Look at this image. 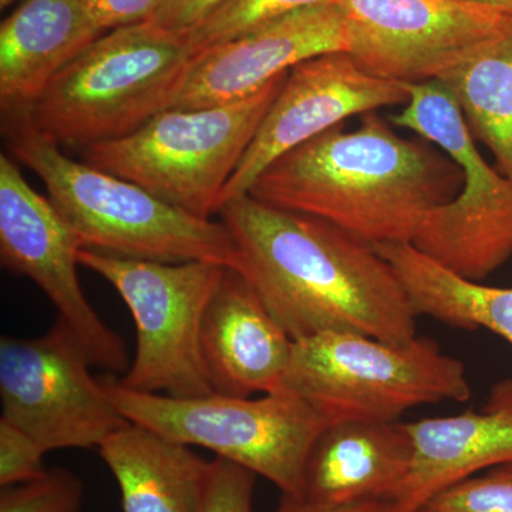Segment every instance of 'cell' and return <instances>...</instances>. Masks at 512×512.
Instances as JSON below:
<instances>
[{
    "label": "cell",
    "mask_w": 512,
    "mask_h": 512,
    "mask_svg": "<svg viewBox=\"0 0 512 512\" xmlns=\"http://www.w3.org/2000/svg\"><path fill=\"white\" fill-rule=\"evenodd\" d=\"M218 214L237 244V271L292 340L328 332L393 343L416 338L409 295L375 245L249 194Z\"/></svg>",
    "instance_id": "1"
},
{
    "label": "cell",
    "mask_w": 512,
    "mask_h": 512,
    "mask_svg": "<svg viewBox=\"0 0 512 512\" xmlns=\"http://www.w3.org/2000/svg\"><path fill=\"white\" fill-rule=\"evenodd\" d=\"M461 185L463 171L446 153L424 138L400 137L373 111L356 130L339 124L279 157L248 194L379 245L412 242Z\"/></svg>",
    "instance_id": "2"
},
{
    "label": "cell",
    "mask_w": 512,
    "mask_h": 512,
    "mask_svg": "<svg viewBox=\"0 0 512 512\" xmlns=\"http://www.w3.org/2000/svg\"><path fill=\"white\" fill-rule=\"evenodd\" d=\"M16 160L45 184L50 201L83 249L141 261L212 262L238 269L237 244L224 222L171 207L137 184L64 156L30 126L28 116L3 117Z\"/></svg>",
    "instance_id": "3"
},
{
    "label": "cell",
    "mask_w": 512,
    "mask_h": 512,
    "mask_svg": "<svg viewBox=\"0 0 512 512\" xmlns=\"http://www.w3.org/2000/svg\"><path fill=\"white\" fill-rule=\"evenodd\" d=\"M197 53L188 33L151 20L110 30L49 83L29 124L57 146L127 136L170 109Z\"/></svg>",
    "instance_id": "4"
},
{
    "label": "cell",
    "mask_w": 512,
    "mask_h": 512,
    "mask_svg": "<svg viewBox=\"0 0 512 512\" xmlns=\"http://www.w3.org/2000/svg\"><path fill=\"white\" fill-rule=\"evenodd\" d=\"M279 392L295 394L330 423L399 421L423 404L464 403L466 366L426 336L393 343L350 332L293 340Z\"/></svg>",
    "instance_id": "5"
},
{
    "label": "cell",
    "mask_w": 512,
    "mask_h": 512,
    "mask_svg": "<svg viewBox=\"0 0 512 512\" xmlns=\"http://www.w3.org/2000/svg\"><path fill=\"white\" fill-rule=\"evenodd\" d=\"M288 73L247 99L161 111L127 136L83 148L82 161L211 220Z\"/></svg>",
    "instance_id": "6"
},
{
    "label": "cell",
    "mask_w": 512,
    "mask_h": 512,
    "mask_svg": "<svg viewBox=\"0 0 512 512\" xmlns=\"http://www.w3.org/2000/svg\"><path fill=\"white\" fill-rule=\"evenodd\" d=\"M101 383L128 421L185 446L207 448L295 497L302 495L303 470L313 441L328 426L318 410L292 393L258 399L211 393L178 399L128 390L116 377Z\"/></svg>",
    "instance_id": "7"
},
{
    "label": "cell",
    "mask_w": 512,
    "mask_h": 512,
    "mask_svg": "<svg viewBox=\"0 0 512 512\" xmlns=\"http://www.w3.org/2000/svg\"><path fill=\"white\" fill-rule=\"evenodd\" d=\"M390 123L441 148L463 171L456 197L429 214L410 244L461 278L484 281L512 256V181L481 156L440 80L410 84L406 107Z\"/></svg>",
    "instance_id": "8"
},
{
    "label": "cell",
    "mask_w": 512,
    "mask_h": 512,
    "mask_svg": "<svg viewBox=\"0 0 512 512\" xmlns=\"http://www.w3.org/2000/svg\"><path fill=\"white\" fill-rule=\"evenodd\" d=\"M79 264L116 289L136 323V356L117 379L120 386L178 399L214 393L201 355V322L228 266L141 261L93 249H80Z\"/></svg>",
    "instance_id": "9"
},
{
    "label": "cell",
    "mask_w": 512,
    "mask_h": 512,
    "mask_svg": "<svg viewBox=\"0 0 512 512\" xmlns=\"http://www.w3.org/2000/svg\"><path fill=\"white\" fill-rule=\"evenodd\" d=\"M90 367L60 320L39 338L2 336L0 419L26 431L46 451L99 448L130 421Z\"/></svg>",
    "instance_id": "10"
},
{
    "label": "cell",
    "mask_w": 512,
    "mask_h": 512,
    "mask_svg": "<svg viewBox=\"0 0 512 512\" xmlns=\"http://www.w3.org/2000/svg\"><path fill=\"white\" fill-rule=\"evenodd\" d=\"M79 238L49 197L23 177L18 164L0 156V259L26 276L57 309V320L77 340L90 365L111 373L130 367L126 343L94 311L80 285Z\"/></svg>",
    "instance_id": "11"
},
{
    "label": "cell",
    "mask_w": 512,
    "mask_h": 512,
    "mask_svg": "<svg viewBox=\"0 0 512 512\" xmlns=\"http://www.w3.org/2000/svg\"><path fill=\"white\" fill-rule=\"evenodd\" d=\"M360 69L406 84L439 80L507 26L512 13L474 0H338Z\"/></svg>",
    "instance_id": "12"
},
{
    "label": "cell",
    "mask_w": 512,
    "mask_h": 512,
    "mask_svg": "<svg viewBox=\"0 0 512 512\" xmlns=\"http://www.w3.org/2000/svg\"><path fill=\"white\" fill-rule=\"evenodd\" d=\"M409 97L410 84L365 72L348 52L326 53L298 64L289 70L281 92L229 180L221 208L247 195L256 178L293 148L349 117L400 106Z\"/></svg>",
    "instance_id": "13"
},
{
    "label": "cell",
    "mask_w": 512,
    "mask_h": 512,
    "mask_svg": "<svg viewBox=\"0 0 512 512\" xmlns=\"http://www.w3.org/2000/svg\"><path fill=\"white\" fill-rule=\"evenodd\" d=\"M348 43V23L338 3L296 10L198 52L170 109L247 99L306 60L348 52Z\"/></svg>",
    "instance_id": "14"
},
{
    "label": "cell",
    "mask_w": 512,
    "mask_h": 512,
    "mask_svg": "<svg viewBox=\"0 0 512 512\" xmlns=\"http://www.w3.org/2000/svg\"><path fill=\"white\" fill-rule=\"evenodd\" d=\"M200 345L212 392L254 397L279 392L293 340L248 279L225 268L202 316Z\"/></svg>",
    "instance_id": "15"
},
{
    "label": "cell",
    "mask_w": 512,
    "mask_h": 512,
    "mask_svg": "<svg viewBox=\"0 0 512 512\" xmlns=\"http://www.w3.org/2000/svg\"><path fill=\"white\" fill-rule=\"evenodd\" d=\"M412 463L390 501L397 512H416L448 485L512 463V377L491 387L480 410L406 423Z\"/></svg>",
    "instance_id": "16"
},
{
    "label": "cell",
    "mask_w": 512,
    "mask_h": 512,
    "mask_svg": "<svg viewBox=\"0 0 512 512\" xmlns=\"http://www.w3.org/2000/svg\"><path fill=\"white\" fill-rule=\"evenodd\" d=\"M104 33L83 0H22L0 25L3 117L29 113L57 74Z\"/></svg>",
    "instance_id": "17"
},
{
    "label": "cell",
    "mask_w": 512,
    "mask_h": 512,
    "mask_svg": "<svg viewBox=\"0 0 512 512\" xmlns=\"http://www.w3.org/2000/svg\"><path fill=\"white\" fill-rule=\"evenodd\" d=\"M412 456L406 423H330L309 450L301 497L328 504L390 500L406 477Z\"/></svg>",
    "instance_id": "18"
},
{
    "label": "cell",
    "mask_w": 512,
    "mask_h": 512,
    "mask_svg": "<svg viewBox=\"0 0 512 512\" xmlns=\"http://www.w3.org/2000/svg\"><path fill=\"white\" fill-rule=\"evenodd\" d=\"M119 484L123 512H200L212 461L158 431L130 423L99 448Z\"/></svg>",
    "instance_id": "19"
},
{
    "label": "cell",
    "mask_w": 512,
    "mask_h": 512,
    "mask_svg": "<svg viewBox=\"0 0 512 512\" xmlns=\"http://www.w3.org/2000/svg\"><path fill=\"white\" fill-rule=\"evenodd\" d=\"M375 247L399 276L417 318L430 316L461 330L483 328L512 345V288L461 278L410 242Z\"/></svg>",
    "instance_id": "20"
},
{
    "label": "cell",
    "mask_w": 512,
    "mask_h": 512,
    "mask_svg": "<svg viewBox=\"0 0 512 512\" xmlns=\"http://www.w3.org/2000/svg\"><path fill=\"white\" fill-rule=\"evenodd\" d=\"M439 80L456 97L473 137L490 148L497 170L512 181V18Z\"/></svg>",
    "instance_id": "21"
},
{
    "label": "cell",
    "mask_w": 512,
    "mask_h": 512,
    "mask_svg": "<svg viewBox=\"0 0 512 512\" xmlns=\"http://www.w3.org/2000/svg\"><path fill=\"white\" fill-rule=\"evenodd\" d=\"M336 2L338 0H225L197 28L187 33L192 46L201 52L296 10Z\"/></svg>",
    "instance_id": "22"
},
{
    "label": "cell",
    "mask_w": 512,
    "mask_h": 512,
    "mask_svg": "<svg viewBox=\"0 0 512 512\" xmlns=\"http://www.w3.org/2000/svg\"><path fill=\"white\" fill-rule=\"evenodd\" d=\"M416 512H512V463L448 485Z\"/></svg>",
    "instance_id": "23"
},
{
    "label": "cell",
    "mask_w": 512,
    "mask_h": 512,
    "mask_svg": "<svg viewBox=\"0 0 512 512\" xmlns=\"http://www.w3.org/2000/svg\"><path fill=\"white\" fill-rule=\"evenodd\" d=\"M82 480L63 467L47 468L28 483L2 487L0 512H80Z\"/></svg>",
    "instance_id": "24"
},
{
    "label": "cell",
    "mask_w": 512,
    "mask_h": 512,
    "mask_svg": "<svg viewBox=\"0 0 512 512\" xmlns=\"http://www.w3.org/2000/svg\"><path fill=\"white\" fill-rule=\"evenodd\" d=\"M26 431L8 420L0 419V485L28 483L45 474V454Z\"/></svg>",
    "instance_id": "25"
},
{
    "label": "cell",
    "mask_w": 512,
    "mask_h": 512,
    "mask_svg": "<svg viewBox=\"0 0 512 512\" xmlns=\"http://www.w3.org/2000/svg\"><path fill=\"white\" fill-rule=\"evenodd\" d=\"M255 476L248 468L215 457L200 512H252Z\"/></svg>",
    "instance_id": "26"
},
{
    "label": "cell",
    "mask_w": 512,
    "mask_h": 512,
    "mask_svg": "<svg viewBox=\"0 0 512 512\" xmlns=\"http://www.w3.org/2000/svg\"><path fill=\"white\" fill-rule=\"evenodd\" d=\"M104 32L153 19L163 0H83Z\"/></svg>",
    "instance_id": "27"
},
{
    "label": "cell",
    "mask_w": 512,
    "mask_h": 512,
    "mask_svg": "<svg viewBox=\"0 0 512 512\" xmlns=\"http://www.w3.org/2000/svg\"><path fill=\"white\" fill-rule=\"evenodd\" d=\"M225 0H163L151 22L171 32L187 33L197 28Z\"/></svg>",
    "instance_id": "28"
},
{
    "label": "cell",
    "mask_w": 512,
    "mask_h": 512,
    "mask_svg": "<svg viewBox=\"0 0 512 512\" xmlns=\"http://www.w3.org/2000/svg\"><path fill=\"white\" fill-rule=\"evenodd\" d=\"M275 512H397L396 507L386 498L353 501V503L328 504L282 494L281 503Z\"/></svg>",
    "instance_id": "29"
},
{
    "label": "cell",
    "mask_w": 512,
    "mask_h": 512,
    "mask_svg": "<svg viewBox=\"0 0 512 512\" xmlns=\"http://www.w3.org/2000/svg\"><path fill=\"white\" fill-rule=\"evenodd\" d=\"M474 2L484 3V5H490L493 8L512 13V0H474Z\"/></svg>",
    "instance_id": "30"
},
{
    "label": "cell",
    "mask_w": 512,
    "mask_h": 512,
    "mask_svg": "<svg viewBox=\"0 0 512 512\" xmlns=\"http://www.w3.org/2000/svg\"><path fill=\"white\" fill-rule=\"evenodd\" d=\"M16 2H22V0H0V9L5 10L6 8H9L10 5H13V3Z\"/></svg>",
    "instance_id": "31"
}]
</instances>
